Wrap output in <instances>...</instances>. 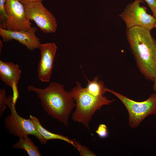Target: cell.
<instances>
[{
  "label": "cell",
  "instance_id": "obj_1",
  "mask_svg": "<svg viewBox=\"0 0 156 156\" xmlns=\"http://www.w3.org/2000/svg\"><path fill=\"white\" fill-rule=\"evenodd\" d=\"M127 41L137 65L147 80L156 78V40L150 31L135 26L127 29Z\"/></svg>",
  "mask_w": 156,
  "mask_h": 156
},
{
  "label": "cell",
  "instance_id": "obj_2",
  "mask_svg": "<svg viewBox=\"0 0 156 156\" xmlns=\"http://www.w3.org/2000/svg\"><path fill=\"white\" fill-rule=\"evenodd\" d=\"M27 90L37 94L43 109L49 116L66 127L68 125L69 115L76 104L70 92L65 90L63 85L51 82L44 89L30 85Z\"/></svg>",
  "mask_w": 156,
  "mask_h": 156
},
{
  "label": "cell",
  "instance_id": "obj_3",
  "mask_svg": "<svg viewBox=\"0 0 156 156\" xmlns=\"http://www.w3.org/2000/svg\"><path fill=\"white\" fill-rule=\"evenodd\" d=\"M76 84L70 92L76 101V109L72 115V118L74 121L82 124L90 130L89 124L96 112L115 100L109 99L104 96L96 97L89 93L85 88H82L80 82H76Z\"/></svg>",
  "mask_w": 156,
  "mask_h": 156
},
{
  "label": "cell",
  "instance_id": "obj_4",
  "mask_svg": "<svg viewBox=\"0 0 156 156\" xmlns=\"http://www.w3.org/2000/svg\"><path fill=\"white\" fill-rule=\"evenodd\" d=\"M15 103L12 95L6 97V104L10 108L11 113L4 119V123L8 132L19 138L32 135L36 138L42 145L46 144L47 140L40 134L32 120L23 118L18 114Z\"/></svg>",
  "mask_w": 156,
  "mask_h": 156
},
{
  "label": "cell",
  "instance_id": "obj_5",
  "mask_svg": "<svg viewBox=\"0 0 156 156\" xmlns=\"http://www.w3.org/2000/svg\"><path fill=\"white\" fill-rule=\"evenodd\" d=\"M106 92L113 94L123 103L129 114V124L132 128L138 127L150 115H156V93L151 94L146 100L138 102L105 87Z\"/></svg>",
  "mask_w": 156,
  "mask_h": 156
},
{
  "label": "cell",
  "instance_id": "obj_6",
  "mask_svg": "<svg viewBox=\"0 0 156 156\" xmlns=\"http://www.w3.org/2000/svg\"><path fill=\"white\" fill-rule=\"evenodd\" d=\"M143 2L142 0H135L127 4L120 14L127 29L138 26L151 31L155 28V18L147 13L146 8L141 5Z\"/></svg>",
  "mask_w": 156,
  "mask_h": 156
},
{
  "label": "cell",
  "instance_id": "obj_7",
  "mask_svg": "<svg viewBox=\"0 0 156 156\" xmlns=\"http://www.w3.org/2000/svg\"><path fill=\"white\" fill-rule=\"evenodd\" d=\"M26 15L30 20L33 21L43 32H55L57 25L53 15L43 5L41 1L23 4Z\"/></svg>",
  "mask_w": 156,
  "mask_h": 156
},
{
  "label": "cell",
  "instance_id": "obj_8",
  "mask_svg": "<svg viewBox=\"0 0 156 156\" xmlns=\"http://www.w3.org/2000/svg\"><path fill=\"white\" fill-rule=\"evenodd\" d=\"M7 19L3 28L13 31H27L32 27L23 5L18 0H5Z\"/></svg>",
  "mask_w": 156,
  "mask_h": 156
},
{
  "label": "cell",
  "instance_id": "obj_9",
  "mask_svg": "<svg viewBox=\"0 0 156 156\" xmlns=\"http://www.w3.org/2000/svg\"><path fill=\"white\" fill-rule=\"evenodd\" d=\"M39 49L41 57L37 68L38 78L43 82H49L53 67L57 47L53 42L41 44Z\"/></svg>",
  "mask_w": 156,
  "mask_h": 156
},
{
  "label": "cell",
  "instance_id": "obj_10",
  "mask_svg": "<svg viewBox=\"0 0 156 156\" xmlns=\"http://www.w3.org/2000/svg\"><path fill=\"white\" fill-rule=\"evenodd\" d=\"M36 27H33L27 31H13L0 27V35L4 41L16 40L32 51L39 48L41 44L40 40L36 35Z\"/></svg>",
  "mask_w": 156,
  "mask_h": 156
},
{
  "label": "cell",
  "instance_id": "obj_11",
  "mask_svg": "<svg viewBox=\"0 0 156 156\" xmlns=\"http://www.w3.org/2000/svg\"><path fill=\"white\" fill-rule=\"evenodd\" d=\"M21 73L18 64L0 60V79L7 86L12 88L15 97H18L17 86Z\"/></svg>",
  "mask_w": 156,
  "mask_h": 156
},
{
  "label": "cell",
  "instance_id": "obj_12",
  "mask_svg": "<svg viewBox=\"0 0 156 156\" xmlns=\"http://www.w3.org/2000/svg\"><path fill=\"white\" fill-rule=\"evenodd\" d=\"M29 118L32 121L40 134L46 140L58 139L64 141L71 144L75 148L73 139L70 140L67 137L61 135L51 133L44 128L41 125L39 119L36 117L30 115Z\"/></svg>",
  "mask_w": 156,
  "mask_h": 156
},
{
  "label": "cell",
  "instance_id": "obj_13",
  "mask_svg": "<svg viewBox=\"0 0 156 156\" xmlns=\"http://www.w3.org/2000/svg\"><path fill=\"white\" fill-rule=\"evenodd\" d=\"M19 140L12 146L13 148L25 150L29 156H41L37 146L28 136L19 138Z\"/></svg>",
  "mask_w": 156,
  "mask_h": 156
},
{
  "label": "cell",
  "instance_id": "obj_14",
  "mask_svg": "<svg viewBox=\"0 0 156 156\" xmlns=\"http://www.w3.org/2000/svg\"><path fill=\"white\" fill-rule=\"evenodd\" d=\"M85 77L88 81L87 86L85 88L87 91L96 97L104 96L106 92L103 81L100 80L98 81V76L95 77L92 81L88 80L85 76Z\"/></svg>",
  "mask_w": 156,
  "mask_h": 156
},
{
  "label": "cell",
  "instance_id": "obj_15",
  "mask_svg": "<svg viewBox=\"0 0 156 156\" xmlns=\"http://www.w3.org/2000/svg\"><path fill=\"white\" fill-rule=\"evenodd\" d=\"M74 142L75 148L79 151L80 155L82 156H96V155L92 151L85 146H82L81 144L74 139Z\"/></svg>",
  "mask_w": 156,
  "mask_h": 156
},
{
  "label": "cell",
  "instance_id": "obj_16",
  "mask_svg": "<svg viewBox=\"0 0 156 156\" xmlns=\"http://www.w3.org/2000/svg\"><path fill=\"white\" fill-rule=\"evenodd\" d=\"M5 0H0V27H3L7 19L5 10Z\"/></svg>",
  "mask_w": 156,
  "mask_h": 156
},
{
  "label": "cell",
  "instance_id": "obj_17",
  "mask_svg": "<svg viewBox=\"0 0 156 156\" xmlns=\"http://www.w3.org/2000/svg\"><path fill=\"white\" fill-rule=\"evenodd\" d=\"M6 91L3 89H0V116H1L6 108Z\"/></svg>",
  "mask_w": 156,
  "mask_h": 156
},
{
  "label": "cell",
  "instance_id": "obj_18",
  "mask_svg": "<svg viewBox=\"0 0 156 156\" xmlns=\"http://www.w3.org/2000/svg\"><path fill=\"white\" fill-rule=\"evenodd\" d=\"M96 132L100 138H106L108 135L107 127L104 124H101L99 125Z\"/></svg>",
  "mask_w": 156,
  "mask_h": 156
},
{
  "label": "cell",
  "instance_id": "obj_19",
  "mask_svg": "<svg viewBox=\"0 0 156 156\" xmlns=\"http://www.w3.org/2000/svg\"><path fill=\"white\" fill-rule=\"evenodd\" d=\"M145 1L153 13V16H156V0H142Z\"/></svg>",
  "mask_w": 156,
  "mask_h": 156
},
{
  "label": "cell",
  "instance_id": "obj_20",
  "mask_svg": "<svg viewBox=\"0 0 156 156\" xmlns=\"http://www.w3.org/2000/svg\"><path fill=\"white\" fill-rule=\"evenodd\" d=\"M23 4H26L30 3L37 2H42L45 0H18Z\"/></svg>",
  "mask_w": 156,
  "mask_h": 156
},
{
  "label": "cell",
  "instance_id": "obj_21",
  "mask_svg": "<svg viewBox=\"0 0 156 156\" xmlns=\"http://www.w3.org/2000/svg\"><path fill=\"white\" fill-rule=\"evenodd\" d=\"M154 83L153 86V90L156 92V78L154 80Z\"/></svg>",
  "mask_w": 156,
  "mask_h": 156
},
{
  "label": "cell",
  "instance_id": "obj_22",
  "mask_svg": "<svg viewBox=\"0 0 156 156\" xmlns=\"http://www.w3.org/2000/svg\"><path fill=\"white\" fill-rule=\"evenodd\" d=\"M3 46V43L1 40L0 41V53H1V51Z\"/></svg>",
  "mask_w": 156,
  "mask_h": 156
},
{
  "label": "cell",
  "instance_id": "obj_23",
  "mask_svg": "<svg viewBox=\"0 0 156 156\" xmlns=\"http://www.w3.org/2000/svg\"><path fill=\"white\" fill-rule=\"evenodd\" d=\"M155 28H156V16L155 17Z\"/></svg>",
  "mask_w": 156,
  "mask_h": 156
}]
</instances>
